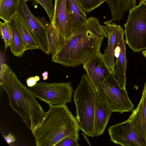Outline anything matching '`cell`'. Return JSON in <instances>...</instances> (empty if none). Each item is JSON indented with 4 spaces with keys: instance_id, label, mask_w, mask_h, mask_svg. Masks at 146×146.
I'll use <instances>...</instances> for the list:
<instances>
[{
    "instance_id": "14",
    "label": "cell",
    "mask_w": 146,
    "mask_h": 146,
    "mask_svg": "<svg viewBox=\"0 0 146 146\" xmlns=\"http://www.w3.org/2000/svg\"><path fill=\"white\" fill-rule=\"evenodd\" d=\"M112 19L104 22L106 25H102L107 32L108 36V42L107 48L103 54L104 59L110 68L112 73L115 74V63L114 59V49L117 25L113 22Z\"/></svg>"
},
{
    "instance_id": "35",
    "label": "cell",
    "mask_w": 146,
    "mask_h": 146,
    "mask_svg": "<svg viewBox=\"0 0 146 146\" xmlns=\"http://www.w3.org/2000/svg\"></svg>"
},
{
    "instance_id": "12",
    "label": "cell",
    "mask_w": 146,
    "mask_h": 146,
    "mask_svg": "<svg viewBox=\"0 0 146 146\" xmlns=\"http://www.w3.org/2000/svg\"><path fill=\"white\" fill-rule=\"evenodd\" d=\"M124 31L121 27L117 25L114 49L116 64L115 74L117 78V80L120 87L126 89L127 60L126 57V47L124 38Z\"/></svg>"
},
{
    "instance_id": "7",
    "label": "cell",
    "mask_w": 146,
    "mask_h": 146,
    "mask_svg": "<svg viewBox=\"0 0 146 146\" xmlns=\"http://www.w3.org/2000/svg\"><path fill=\"white\" fill-rule=\"evenodd\" d=\"M28 89L35 97L49 105H62L72 102L73 90L70 82L49 83L42 81L29 87Z\"/></svg>"
},
{
    "instance_id": "1",
    "label": "cell",
    "mask_w": 146,
    "mask_h": 146,
    "mask_svg": "<svg viewBox=\"0 0 146 146\" xmlns=\"http://www.w3.org/2000/svg\"><path fill=\"white\" fill-rule=\"evenodd\" d=\"M1 66L0 85L7 94L9 105L33 133L42 121L45 112L12 70L4 63Z\"/></svg>"
},
{
    "instance_id": "18",
    "label": "cell",
    "mask_w": 146,
    "mask_h": 146,
    "mask_svg": "<svg viewBox=\"0 0 146 146\" xmlns=\"http://www.w3.org/2000/svg\"><path fill=\"white\" fill-rule=\"evenodd\" d=\"M46 33L50 53L52 56H54L60 48L64 40L54 24L47 22Z\"/></svg>"
},
{
    "instance_id": "16",
    "label": "cell",
    "mask_w": 146,
    "mask_h": 146,
    "mask_svg": "<svg viewBox=\"0 0 146 146\" xmlns=\"http://www.w3.org/2000/svg\"><path fill=\"white\" fill-rule=\"evenodd\" d=\"M12 20L15 22L23 39L26 50L41 49L36 40L20 15L16 13Z\"/></svg>"
},
{
    "instance_id": "25",
    "label": "cell",
    "mask_w": 146,
    "mask_h": 146,
    "mask_svg": "<svg viewBox=\"0 0 146 146\" xmlns=\"http://www.w3.org/2000/svg\"><path fill=\"white\" fill-rule=\"evenodd\" d=\"M36 4H39L45 9L50 22H52L54 18V7L52 0H33Z\"/></svg>"
},
{
    "instance_id": "2",
    "label": "cell",
    "mask_w": 146,
    "mask_h": 146,
    "mask_svg": "<svg viewBox=\"0 0 146 146\" xmlns=\"http://www.w3.org/2000/svg\"><path fill=\"white\" fill-rule=\"evenodd\" d=\"M49 106L42 121L33 133L36 146H55L67 137L79 140L80 129L76 117L66 104Z\"/></svg>"
},
{
    "instance_id": "10",
    "label": "cell",
    "mask_w": 146,
    "mask_h": 146,
    "mask_svg": "<svg viewBox=\"0 0 146 146\" xmlns=\"http://www.w3.org/2000/svg\"><path fill=\"white\" fill-rule=\"evenodd\" d=\"M54 15L52 23L57 28L64 40L72 35L74 29V20L68 0H55Z\"/></svg>"
},
{
    "instance_id": "8",
    "label": "cell",
    "mask_w": 146,
    "mask_h": 146,
    "mask_svg": "<svg viewBox=\"0 0 146 146\" xmlns=\"http://www.w3.org/2000/svg\"><path fill=\"white\" fill-rule=\"evenodd\" d=\"M26 0H20L17 13L21 17L37 41L41 50L46 54H50L46 33L47 22L44 18L35 17L28 7Z\"/></svg>"
},
{
    "instance_id": "6",
    "label": "cell",
    "mask_w": 146,
    "mask_h": 146,
    "mask_svg": "<svg viewBox=\"0 0 146 146\" xmlns=\"http://www.w3.org/2000/svg\"><path fill=\"white\" fill-rule=\"evenodd\" d=\"M111 73L98 87L96 91L99 99L105 103L112 112L122 113L132 111L134 105L129 99L126 89L122 88Z\"/></svg>"
},
{
    "instance_id": "13",
    "label": "cell",
    "mask_w": 146,
    "mask_h": 146,
    "mask_svg": "<svg viewBox=\"0 0 146 146\" xmlns=\"http://www.w3.org/2000/svg\"><path fill=\"white\" fill-rule=\"evenodd\" d=\"M127 120L133 125L146 146V82L137 106Z\"/></svg>"
},
{
    "instance_id": "4",
    "label": "cell",
    "mask_w": 146,
    "mask_h": 146,
    "mask_svg": "<svg viewBox=\"0 0 146 146\" xmlns=\"http://www.w3.org/2000/svg\"><path fill=\"white\" fill-rule=\"evenodd\" d=\"M73 98L76 110V117L80 130L88 136L94 137V115L99 99L86 74L82 76L74 91Z\"/></svg>"
},
{
    "instance_id": "19",
    "label": "cell",
    "mask_w": 146,
    "mask_h": 146,
    "mask_svg": "<svg viewBox=\"0 0 146 146\" xmlns=\"http://www.w3.org/2000/svg\"><path fill=\"white\" fill-rule=\"evenodd\" d=\"M10 24L11 31L9 46L11 51L14 56H22L26 50V46L15 22L12 20Z\"/></svg>"
},
{
    "instance_id": "22",
    "label": "cell",
    "mask_w": 146,
    "mask_h": 146,
    "mask_svg": "<svg viewBox=\"0 0 146 146\" xmlns=\"http://www.w3.org/2000/svg\"><path fill=\"white\" fill-rule=\"evenodd\" d=\"M87 25L88 29L98 37L108 38L107 32L100 25L99 19L95 17L88 18Z\"/></svg>"
},
{
    "instance_id": "15",
    "label": "cell",
    "mask_w": 146,
    "mask_h": 146,
    "mask_svg": "<svg viewBox=\"0 0 146 146\" xmlns=\"http://www.w3.org/2000/svg\"><path fill=\"white\" fill-rule=\"evenodd\" d=\"M112 112L105 103L98 100L94 118L95 136L98 137L103 134Z\"/></svg>"
},
{
    "instance_id": "20",
    "label": "cell",
    "mask_w": 146,
    "mask_h": 146,
    "mask_svg": "<svg viewBox=\"0 0 146 146\" xmlns=\"http://www.w3.org/2000/svg\"><path fill=\"white\" fill-rule=\"evenodd\" d=\"M20 0H0V18L10 23L12 20Z\"/></svg>"
},
{
    "instance_id": "34",
    "label": "cell",
    "mask_w": 146,
    "mask_h": 146,
    "mask_svg": "<svg viewBox=\"0 0 146 146\" xmlns=\"http://www.w3.org/2000/svg\"><path fill=\"white\" fill-rule=\"evenodd\" d=\"M145 58V59H146V58Z\"/></svg>"
},
{
    "instance_id": "27",
    "label": "cell",
    "mask_w": 146,
    "mask_h": 146,
    "mask_svg": "<svg viewBox=\"0 0 146 146\" xmlns=\"http://www.w3.org/2000/svg\"><path fill=\"white\" fill-rule=\"evenodd\" d=\"M40 80V77L38 76H31L27 78L26 80V83L28 87H31L35 85Z\"/></svg>"
},
{
    "instance_id": "11",
    "label": "cell",
    "mask_w": 146,
    "mask_h": 146,
    "mask_svg": "<svg viewBox=\"0 0 146 146\" xmlns=\"http://www.w3.org/2000/svg\"><path fill=\"white\" fill-rule=\"evenodd\" d=\"M86 75L96 90L100 84L112 73L100 52L90 58L83 64Z\"/></svg>"
},
{
    "instance_id": "28",
    "label": "cell",
    "mask_w": 146,
    "mask_h": 146,
    "mask_svg": "<svg viewBox=\"0 0 146 146\" xmlns=\"http://www.w3.org/2000/svg\"><path fill=\"white\" fill-rule=\"evenodd\" d=\"M3 136L6 142L10 145H11V144L16 140L15 137L11 133L8 135H3Z\"/></svg>"
},
{
    "instance_id": "21",
    "label": "cell",
    "mask_w": 146,
    "mask_h": 146,
    "mask_svg": "<svg viewBox=\"0 0 146 146\" xmlns=\"http://www.w3.org/2000/svg\"><path fill=\"white\" fill-rule=\"evenodd\" d=\"M74 20V30L82 24L88 19L86 13L81 9L76 0H68Z\"/></svg>"
},
{
    "instance_id": "9",
    "label": "cell",
    "mask_w": 146,
    "mask_h": 146,
    "mask_svg": "<svg viewBox=\"0 0 146 146\" xmlns=\"http://www.w3.org/2000/svg\"><path fill=\"white\" fill-rule=\"evenodd\" d=\"M108 131L111 141L123 146H146L136 128L130 121L112 125Z\"/></svg>"
},
{
    "instance_id": "29",
    "label": "cell",
    "mask_w": 146,
    "mask_h": 146,
    "mask_svg": "<svg viewBox=\"0 0 146 146\" xmlns=\"http://www.w3.org/2000/svg\"><path fill=\"white\" fill-rule=\"evenodd\" d=\"M42 76L44 80H46L48 77V72L47 71L44 72L42 74Z\"/></svg>"
},
{
    "instance_id": "5",
    "label": "cell",
    "mask_w": 146,
    "mask_h": 146,
    "mask_svg": "<svg viewBox=\"0 0 146 146\" xmlns=\"http://www.w3.org/2000/svg\"><path fill=\"white\" fill-rule=\"evenodd\" d=\"M125 42L134 52L146 50V2L129 11L124 25Z\"/></svg>"
},
{
    "instance_id": "17",
    "label": "cell",
    "mask_w": 146,
    "mask_h": 146,
    "mask_svg": "<svg viewBox=\"0 0 146 146\" xmlns=\"http://www.w3.org/2000/svg\"><path fill=\"white\" fill-rule=\"evenodd\" d=\"M111 10L112 17L120 21L125 12L130 10L135 7L136 0H105Z\"/></svg>"
},
{
    "instance_id": "24",
    "label": "cell",
    "mask_w": 146,
    "mask_h": 146,
    "mask_svg": "<svg viewBox=\"0 0 146 146\" xmlns=\"http://www.w3.org/2000/svg\"><path fill=\"white\" fill-rule=\"evenodd\" d=\"M81 9L88 13L105 2V0H76Z\"/></svg>"
},
{
    "instance_id": "26",
    "label": "cell",
    "mask_w": 146,
    "mask_h": 146,
    "mask_svg": "<svg viewBox=\"0 0 146 146\" xmlns=\"http://www.w3.org/2000/svg\"><path fill=\"white\" fill-rule=\"evenodd\" d=\"M77 140L75 137H67L61 140L55 146H80Z\"/></svg>"
},
{
    "instance_id": "31",
    "label": "cell",
    "mask_w": 146,
    "mask_h": 146,
    "mask_svg": "<svg viewBox=\"0 0 146 146\" xmlns=\"http://www.w3.org/2000/svg\"><path fill=\"white\" fill-rule=\"evenodd\" d=\"M142 54L145 58H146V50L142 51Z\"/></svg>"
},
{
    "instance_id": "32",
    "label": "cell",
    "mask_w": 146,
    "mask_h": 146,
    "mask_svg": "<svg viewBox=\"0 0 146 146\" xmlns=\"http://www.w3.org/2000/svg\"><path fill=\"white\" fill-rule=\"evenodd\" d=\"M146 0H141L140 1H139V3L140 2H145L146 1Z\"/></svg>"
},
{
    "instance_id": "33",
    "label": "cell",
    "mask_w": 146,
    "mask_h": 146,
    "mask_svg": "<svg viewBox=\"0 0 146 146\" xmlns=\"http://www.w3.org/2000/svg\"><path fill=\"white\" fill-rule=\"evenodd\" d=\"M26 1H29V0H26Z\"/></svg>"
},
{
    "instance_id": "3",
    "label": "cell",
    "mask_w": 146,
    "mask_h": 146,
    "mask_svg": "<svg viewBox=\"0 0 146 146\" xmlns=\"http://www.w3.org/2000/svg\"><path fill=\"white\" fill-rule=\"evenodd\" d=\"M103 39L88 29L86 21L64 40L57 52L52 56V61L67 67L83 64L100 52Z\"/></svg>"
},
{
    "instance_id": "30",
    "label": "cell",
    "mask_w": 146,
    "mask_h": 146,
    "mask_svg": "<svg viewBox=\"0 0 146 146\" xmlns=\"http://www.w3.org/2000/svg\"><path fill=\"white\" fill-rule=\"evenodd\" d=\"M82 135L84 137V138L86 140V141L87 142V143H88V144L90 145V146L91 145H90V142L88 140L87 137L86 136V134L84 132L82 133Z\"/></svg>"
},
{
    "instance_id": "23",
    "label": "cell",
    "mask_w": 146,
    "mask_h": 146,
    "mask_svg": "<svg viewBox=\"0 0 146 146\" xmlns=\"http://www.w3.org/2000/svg\"><path fill=\"white\" fill-rule=\"evenodd\" d=\"M0 34L5 43V50L9 46L11 36V27L10 23L4 21L0 22Z\"/></svg>"
}]
</instances>
